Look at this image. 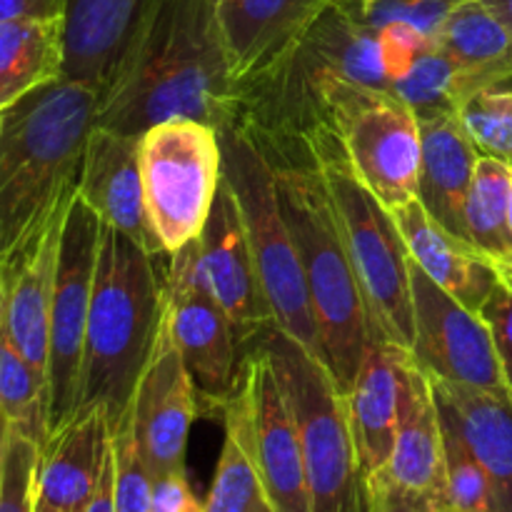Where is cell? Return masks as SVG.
Segmentation results:
<instances>
[{"label": "cell", "instance_id": "836d02e7", "mask_svg": "<svg viewBox=\"0 0 512 512\" xmlns=\"http://www.w3.org/2000/svg\"><path fill=\"white\" fill-rule=\"evenodd\" d=\"M445 478H448L450 512L495 510L488 470L448 425H445Z\"/></svg>", "mask_w": 512, "mask_h": 512}, {"label": "cell", "instance_id": "52a82bcc", "mask_svg": "<svg viewBox=\"0 0 512 512\" xmlns=\"http://www.w3.org/2000/svg\"><path fill=\"white\" fill-rule=\"evenodd\" d=\"M220 140H223V178L228 180L238 200L275 328L323 360L303 265L293 233L280 210L268 153L253 130L240 120L220 130Z\"/></svg>", "mask_w": 512, "mask_h": 512}, {"label": "cell", "instance_id": "ba28073f", "mask_svg": "<svg viewBox=\"0 0 512 512\" xmlns=\"http://www.w3.org/2000/svg\"><path fill=\"white\" fill-rule=\"evenodd\" d=\"M320 100L360 183L388 210L418 198L423 128L413 108L390 90L345 78H325Z\"/></svg>", "mask_w": 512, "mask_h": 512}, {"label": "cell", "instance_id": "f1b7e54d", "mask_svg": "<svg viewBox=\"0 0 512 512\" xmlns=\"http://www.w3.org/2000/svg\"><path fill=\"white\" fill-rule=\"evenodd\" d=\"M0 410L10 428L23 433L40 448L48 440V385L43 375L15 350L5 325V283L0 278Z\"/></svg>", "mask_w": 512, "mask_h": 512}, {"label": "cell", "instance_id": "60d3db41", "mask_svg": "<svg viewBox=\"0 0 512 512\" xmlns=\"http://www.w3.org/2000/svg\"><path fill=\"white\" fill-rule=\"evenodd\" d=\"M85 512H115V465H113V443H110L108 458H105V468L100 473L98 488H95L93 498H90Z\"/></svg>", "mask_w": 512, "mask_h": 512}, {"label": "cell", "instance_id": "4dcf8cb0", "mask_svg": "<svg viewBox=\"0 0 512 512\" xmlns=\"http://www.w3.org/2000/svg\"><path fill=\"white\" fill-rule=\"evenodd\" d=\"M390 93L405 100L418 120L458 113L460 103L468 95L463 70L435 45V40L415 58L408 73L395 80Z\"/></svg>", "mask_w": 512, "mask_h": 512}, {"label": "cell", "instance_id": "9c48e42d", "mask_svg": "<svg viewBox=\"0 0 512 512\" xmlns=\"http://www.w3.org/2000/svg\"><path fill=\"white\" fill-rule=\"evenodd\" d=\"M145 205L165 255L195 240L223 180V140L215 125L170 118L140 135Z\"/></svg>", "mask_w": 512, "mask_h": 512}, {"label": "cell", "instance_id": "b9f144b4", "mask_svg": "<svg viewBox=\"0 0 512 512\" xmlns=\"http://www.w3.org/2000/svg\"><path fill=\"white\" fill-rule=\"evenodd\" d=\"M483 3L488 5V8L493 10V13L498 15L505 25H508L510 33H512V0H483Z\"/></svg>", "mask_w": 512, "mask_h": 512}, {"label": "cell", "instance_id": "7dc6e473", "mask_svg": "<svg viewBox=\"0 0 512 512\" xmlns=\"http://www.w3.org/2000/svg\"><path fill=\"white\" fill-rule=\"evenodd\" d=\"M35 512H50V510H38V508H35Z\"/></svg>", "mask_w": 512, "mask_h": 512}, {"label": "cell", "instance_id": "484cf974", "mask_svg": "<svg viewBox=\"0 0 512 512\" xmlns=\"http://www.w3.org/2000/svg\"><path fill=\"white\" fill-rule=\"evenodd\" d=\"M433 40L463 70L468 95L512 80V33L483 0L460 3Z\"/></svg>", "mask_w": 512, "mask_h": 512}, {"label": "cell", "instance_id": "bcb514c9", "mask_svg": "<svg viewBox=\"0 0 512 512\" xmlns=\"http://www.w3.org/2000/svg\"><path fill=\"white\" fill-rule=\"evenodd\" d=\"M508 228H510V235H512V188H510V203H508Z\"/></svg>", "mask_w": 512, "mask_h": 512}, {"label": "cell", "instance_id": "3957f363", "mask_svg": "<svg viewBox=\"0 0 512 512\" xmlns=\"http://www.w3.org/2000/svg\"><path fill=\"white\" fill-rule=\"evenodd\" d=\"M258 140L273 165L280 210L293 233L303 265L323 363L335 375L343 393H348L373 333L363 293L340 233L333 195L305 135Z\"/></svg>", "mask_w": 512, "mask_h": 512}, {"label": "cell", "instance_id": "1f68e13d", "mask_svg": "<svg viewBox=\"0 0 512 512\" xmlns=\"http://www.w3.org/2000/svg\"><path fill=\"white\" fill-rule=\"evenodd\" d=\"M458 118L480 155L512 165V88L493 85L468 95L460 103Z\"/></svg>", "mask_w": 512, "mask_h": 512}, {"label": "cell", "instance_id": "30bf717a", "mask_svg": "<svg viewBox=\"0 0 512 512\" xmlns=\"http://www.w3.org/2000/svg\"><path fill=\"white\" fill-rule=\"evenodd\" d=\"M100 230V218L75 190L60 233L58 273L50 310L48 435L63 428L78 410L80 365L98 265Z\"/></svg>", "mask_w": 512, "mask_h": 512}, {"label": "cell", "instance_id": "8992f818", "mask_svg": "<svg viewBox=\"0 0 512 512\" xmlns=\"http://www.w3.org/2000/svg\"><path fill=\"white\" fill-rule=\"evenodd\" d=\"M255 343L273 358L298 423L310 512H373V485L335 375L278 328L265 330Z\"/></svg>", "mask_w": 512, "mask_h": 512}, {"label": "cell", "instance_id": "7c38bea8", "mask_svg": "<svg viewBox=\"0 0 512 512\" xmlns=\"http://www.w3.org/2000/svg\"><path fill=\"white\" fill-rule=\"evenodd\" d=\"M410 275L415 323L410 355L415 363L435 380L510 398L498 345L483 313H473L438 288L413 260Z\"/></svg>", "mask_w": 512, "mask_h": 512}, {"label": "cell", "instance_id": "e0dca14e", "mask_svg": "<svg viewBox=\"0 0 512 512\" xmlns=\"http://www.w3.org/2000/svg\"><path fill=\"white\" fill-rule=\"evenodd\" d=\"M78 195L100 223L120 230L150 255H165L145 205L140 135L118 133L95 123L80 165Z\"/></svg>", "mask_w": 512, "mask_h": 512}, {"label": "cell", "instance_id": "83f0119b", "mask_svg": "<svg viewBox=\"0 0 512 512\" xmlns=\"http://www.w3.org/2000/svg\"><path fill=\"white\" fill-rule=\"evenodd\" d=\"M225 438L203 512H275L268 488L248 443L245 410L238 388L223 405Z\"/></svg>", "mask_w": 512, "mask_h": 512}, {"label": "cell", "instance_id": "8d00e7d4", "mask_svg": "<svg viewBox=\"0 0 512 512\" xmlns=\"http://www.w3.org/2000/svg\"><path fill=\"white\" fill-rule=\"evenodd\" d=\"M483 318L493 330L495 345H498L500 368H503L505 385L512 398V293L503 283L493 290L483 308Z\"/></svg>", "mask_w": 512, "mask_h": 512}, {"label": "cell", "instance_id": "e575fe53", "mask_svg": "<svg viewBox=\"0 0 512 512\" xmlns=\"http://www.w3.org/2000/svg\"><path fill=\"white\" fill-rule=\"evenodd\" d=\"M40 445L10 430L0 473V512H35V470H38Z\"/></svg>", "mask_w": 512, "mask_h": 512}, {"label": "cell", "instance_id": "4316f807", "mask_svg": "<svg viewBox=\"0 0 512 512\" xmlns=\"http://www.w3.org/2000/svg\"><path fill=\"white\" fill-rule=\"evenodd\" d=\"M65 18L0 20V110L63 78Z\"/></svg>", "mask_w": 512, "mask_h": 512}, {"label": "cell", "instance_id": "603a6c76", "mask_svg": "<svg viewBox=\"0 0 512 512\" xmlns=\"http://www.w3.org/2000/svg\"><path fill=\"white\" fill-rule=\"evenodd\" d=\"M423 128V163H420L418 200L433 220H438L455 238H468L470 185L478 165V148L465 133L458 113L420 120Z\"/></svg>", "mask_w": 512, "mask_h": 512}, {"label": "cell", "instance_id": "8fae6325", "mask_svg": "<svg viewBox=\"0 0 512 512\" xmlns=\"http://www.w3.org/2000/svg\"><path fill=\"white\" fill-rule=\"evenodd\" d=\"M165 320L198 398L205 400L208 408L223 410L238 388L243 340L200 278L195 240L170 255L165 275Z\"/></svg>", "mask_w": 512, "mask_h": 512}, {"label": "cell", "instance_id": "ee69618b", "mask_svg": "<svg viewBox=\"0 0 512 512\" xmlns=\"http://www.w3.org/2000/svg\"><path fill=\"white\" fill-rule=\"evenodd\" d=\"M10 420L8 415L0 410V473H3V463H5V450H8V440H10Z\"/></svg>", "mask_w": 512, "mask_h": 512}, {"label": "cell", "instance_id": "7a4b0ae2", "mask_svg": "<svg viewBox=\"0 0 512 512\" xmlns=\"http://www.w3.org/2000/svg\"><path fill=\"white\" fill-rule=\"evenodd\" d=\"M98 110L100 88L68 78L0 110V278L73 203Z\"/></svg>", "mask_w": 512, "mask_h": 512}, {"label": "cell", "instance_id": "f35d334b", "mask_svg": "<svg viewBox=\"0 0 512 512\" xmlns=\"http://www.w3.org/2000/svg\"><path fill=\"white\" fill-rule=\"evenodd\" d=\"M70 0H0V20L65 18Z\"/></svg>", "mask_w": 512, "mask_h": 512}, {"label": "cell", "instance_id": "ab89813d", "mask_svg": "<svg viewBox=\"0 0 512 512\" xmlns=\"http://www.w3.org/2000/svg\"><path fill=\"white\" fill-rule=\"evenodd\" d=\"M373 512H438L428 500L403 493L388 483L373 485Z\"/></svg>", "mask_w": 512, "mask_h": 512}, {"label": "cell", "instance_id": "d590c367", "mask_svg": "<svg viewBox=\"0 0 512 512\" xmlns=\"http://www.w3.org/2000/svg\"><path fill=\"white\" fill-rule=\"evenodd\" d=\"M465 0H368L355 13L373 28L388 23H408L420 33L435 38L443 20Z\"/></svg>", "mask_w": 512, "mask_h": 512}, {"label": "cell", "instance_id": "7402d4cb", "mask_svg": "<svg viewBox=\"0 0 512 512\" xmlns=\"http://www.w3.org/2000/svg\"><path fill=\"white\" fill-rule=\"evenodd\" d=\"M433 380L440 418L488 470L493 508L512 512V400L485 390Z\"/></svg>", "mask_w": 512, "mask_h": 512}, {"label": "cell", "instance_id": "5bb4252c", "mask_svg": "<svg viewBox=\"0 0 512 512\" xmlns=\"http://www.w3.org/2000/svg\"><path fill=\"white\" fill-rule=\"evenodd\" d=\"M198 403V390L163 313L153 353L130 403L135 440L153 480L160 475L185 473V453Z\"/></svg>", "mask_w": 512, "mask_h": 512}, {"label": "cell", "instance_id": "74e56055", "mask_svg": "<svg viewBox=\"0 0 512 512\" xmlns=\"http://www.w3.org/2000/svg\"><path fill=\"white\" fill-rule=\"evenodd\" d=\"M150 512H203V503L195 498L185 473H170L153 480Z\"/></svg>", "mask_w": 512, "mask_h": 512}, {"label": "cell", "instance_id": "f546056e", "mask_svg": "<svg viewBox=\"0 0 512 512\" xmlns=\"http://www.w3.org/2000/svg\"><path fill=\"white\" fill-rule=\"evenodd\" d=\"M510 188L512 165L490 155H480L470 185L465 220H468L470 245L488 260L512 255V235L508 228Z\"/></svg>", "mask_w": 512, "mask_h": 512}, {"label": "cell", "instance_id": "44dd1931", "mask_svg": "<svg viewBox=\"0 0 512 512\" xmlns=\"http://www.w3.org/2000/svg\"><path fill=\"white\" fill-rule=\"evenodd\" d=\"M408 355L410 350L398 348V345L370 340L353 385L345 393L350 425H353L370 485L383 475L393 453L395 430L400 420V398H403V368Z\"/></svg>", "mask_w": 512, "mask_h": 512}, {"label": "cell", "instance_id": "f6af8a7d", "mask_svg": "<svg viewBox=\"0 0 512 512\" xmlns=\"http://www.w3.org/2000/svg\"><path fill=\"white\" fill-rule=\"evenodd\" d=\"M345 3H348L353 10H358V8H363V5L368 3V0H345Z\"/></svg>", "mask_w": 512, "mask_h": 512}, {"label": "cell", "instance_id": "2e32d148", "mask_svg": "<svg viewBox=\"0 0 512 512\" xmlns=\"http://www.w3.org/2000/svg\"><path fill=\"white\" fill-rule=\"evenodd\" d=\"M333 0H215L225 60L240 105L293 55Z\"/></svg>", "mask_w": 512, "mask_h": 512}, {"label": "cell", "instance_id": "ffe728a7", "mask_svg": "<svg viewBox=\"0 0 512 512\" xmlns=\"http://www.w3.org/2000/svg\"><path fill=\"white\" fill-rule=\"evenodd\" d=\"M390 213L403 233L410 260L458 303L473 313H483L488 298L500 285L493 263L430 218L418 198L398 205Z\"/></svg>", "mask_w": 512, "mask_h": 512}, {"label": "cell", "instance_id": "ac0fdd59", "mask_svg": "<svg viewBox=\"0 0 512 512\" xmlns=\"http://www.w3.org/2000/svg\"><path fill=\"white\" fill-rule=\"evenodd\" d=\"M375 483L428 500L438 512H450L445 478V425L435 400L433 380L408 355L403 368V398L393 453ZM373 483V485H375Z\"/></svg>", "mask_w": 512, "mask_h": 512}, {"label": "cell", "instance_id": "6da1fadb", "mask_svg": "<svg viewBox=\"0 0 512 512\" xmlns=\"http://www.w3.org/2000/svg\"><path fill=\"white\" fill-rule=\"evenodd\" d=\"M170 118L203 120L218 130L240 120L215 0H143L100 93L103 128L143 135Z\"/></svg>", "mask_w": 512, "mask_h": 512}, {"label": "cell", "instance_id": "9a60e30c", "mask_svg": "<svg viewBox=\"0 0 512 512\" xmlns=\"http://www.w3.org/2000/svg\"><path fill=\"white\" fill-rule=\"evenodd\" d=\"M198 270L205 288L228 313L243 345H253L265 330L275 328L265 300L248 230L228 180H220L208 220L195 238Z\"/></svg>", "mask_w": 512, "mask_h": 512}, {"label": "cell", "instance_id": "cb8c5ba5", "mask_svg": "<svg viewBox=\"0 0 512 512\" xmlns=\"http://www.w3.org/2000/svg\"><path fill=\"white\" fill-rule=\"evenodd\" d=\"M65 213L45 230L38 245L20 260L18 268L8 278H3L8 338L15 345V350L33 365L35 373L43 375L45 385H48L50 310H53L55 273H58L60 233H63Z\"/></svg>", "mask_w": 512, "mask_h": 512}, {"label": "cell", "instance_id": "7bdbcfd3", "mask_svg": "<svg viewBox=\"0 0 512 512\" xmlns=\"http://www.w3.org/2000/svg\"><path fill=\"white\" fill-rule=\"evenodd\" d=\"M490 263H493V268H495V273H498L500 283H503L505 288H508L512 293V255H510V258L490 260Z\"/></svg>", "mask_w": 512, "mask_h": 512}, {"label": "cell", "instance_id": "d6986e66", "mask_svg": "<svg viewBox=\"0 0 512 512\" xmlns=\"http://www.w3.org/2000/svg\"><path fill=\"white\" fill-rule=\"evenodd\" d=\"M110 450L105 408L78 410L68 423L48 435L35 470V508L50 512H85Z\"/></svg>", "mask_w": 512, "mask_h": 512}, {"label": "cell", "instance_id": "277c9868", "mask_svg": "<svg viewBox=\"0 0 512 512\" xmlns=\"http://www.w3.org/2000/svg\"><path fill=\"white\" fill-rule=\"evenodd\" d=\"M165 313L155 255L103 223L80 365L78 410L100 405L110 430L125 418ZM75 410V413H78Z\"/></svg>", "mask_w": 512, "mask_h": 512}, {"label": "cell", "instance_id": "d4e9b609", "mask_svg": "<svg viewBox=\"0 0 512 512\" xmlns=\"http://www.w3.org/2000/svg\"><path fill=\"white\" fill-rule=\"evenodd\" d=\"M143 0H70L63 78L108 85Z\"/></svg>", "mask_w": 512, "mask_h": 512}, {"label": "cell", "instance_id": "5b68a950", "mask_svg": "<svg viewBox=\"0 0 512 512\" xmlns=\"http://www.w3.org/2000/svg\"><path fill=\"white\" fill-rule=\"evenodd\" d=\"M333 195L340 233L363 293L373 340L413 348L410 253L393 213L365 188L328 125L305 135Z\"/></svg>", "mask_w": 512, "mask_h": 512}, {"label": "cell", "instance_id": "d6a6232c", "mask_svg": "<svg viewBox=\"0 0 512 512\" xmlns=\"http://www.w3.org/2000/svg\"><path fill=\"white\" fill-rule=\"evenodd\" d=\"M110 443H113L115 465V512H150L153 473L135 440L130 410L110 430Z\"/></svg>", "mask_w": 512, "mask_h": 512}, {"label": "cell", "instance_id": "c3c4849f", "mask_svg": "<svg viewBox=\"0 0 512 512\" xmlns=\"http://www.w3.org/2000/svg\"><path fill=\"white\" fill-rule=\"evenodd\" d=\"M483 512H498V510H483Z\"/></svg>", "mask_w": 512, "mask_h": 512}, {"label": "cell", "instance_id": "4fadbf2b", "mask_svg": "<svg viewBox=\"0 0 512 512\" xmlns=\"http://www.w3.org/2000/svg\"><path fill=\"white\" fill-rule=\"evenodd\" d=\"M253 458L275 512H310L303 443L273 358L260 343L248 345L238 380Z\"/></svg>", "mask_w": 512, "mask_h": 512}]
</instances>
